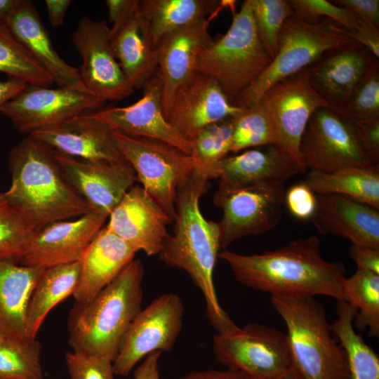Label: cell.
I'll return each instance as SVG.
<instances>
[{
  "instance_id": "obj_35",
  "label": "cell",
  "mask_w": 379,
  "mask_h": 379,
  "mask_svg": "<svg viewBox=\"0 0 379 379\" xmlns=\"http://www.w3.org/2000/svg\"><path fill=\"white\" fill-rule=\"evenodd\" d=\"M233 126L231 117L205 127L192 142L190 155L194 171L207 179H218L220 162L231 151Z\"/></svg>"
},
{
  "instance_id": "obj_20",
  "label": "cell",
  "mask_w": 379,
  "mask_h": 379,
  "mask_svg": "<svg viewBox=\"0 0 379 379\" xmlns=\"http://www.w3.org/2000/svg\"><path fill=\"white\" fill-rule=\"evenodd\" d=\"M142 88L143 95L136 102L126 107L106 108L93 115L114 130L159 140L190 154L192 144L173 128L164 116L162 82L158 70Z\"/></svg>"
},
{
  "instance_id": "obj_54",
  "label": "cell",
  "mask_w": 379,
  "mask_h": 379,
  "mask_svg": "<svg viewBox=\"0 0 379 379\" xmlns=\"http://www.w3.org/2000/svg\"><path fill=\"white\" fill-rule=\"evenodd\" d=\"M24 0H0V22H3Z\"/></svg>"
},
{
  "instance_id": "obj_46",
  "label": "cell",
  "mask_w": 379,
  "mask_h": 379,
  "mask_svg": "<svg viewBox=\"0 0 379 379\" xmlns=\"http://www.w3.org/2000/svg\"><path fill=\"white\" fill-rule=\"evenodd\" d=\"M332 2L338 6L349 8L360 19L379 27L378 0H338Z\"/></svg>"
},
{
  "instance_id": "obj_41",
  "label": "cell",
  "mask_w": 379,
  "mask_h": 379,
  "mask_svg": "<svg viewBox=\"0 0 379 379\" xmlns=\"http://www.w3.org/2000/svg\"><path fill=\"white\" fill-rule=\"evenodd\" d=\"M342 114L355 123L379 117L378 60L373 62L354 88Z\"/></svg>"
},
{
  "instance_id": "obj_47",
  "label": "cell",
  "mask_w": 379,
  "mask_h": 379,
  "mask_svg": "<svg viewBox=\"0 0 379 379\" xmlns=\"http://www.w3.org/2000/svg\"><path fill=\"white\" fill-rule=\"evenodd\" d=\"M352 38L366 48L376 59L379 57V30L371 22L360 19L357 29L350 32Z\"/></svg>"
},
{
  "instance_id": "obj_33",
  "label": "cell",
  "mask_w": 379,
  "mask_h": 379,
  "mask_svg": "<svg viewBox=\"0 0 379 379\" xmlns=\"http://www.w3.org/2000/svg\"><path fill=\"white\" fill-rule=\"evenodd\" d=\"M337 319L331 330L345 350L350 379H379V358L354 328L357 310L345 300H338Z\"/></svg>"
},
{
  "instance_id": "obj_28",
  "label": "cell",
  "mask_w": 379,
  "mask_h": 379,
  "mask_svg": "<svg viewBox=\"0 0 379 379\" xmlns=\"http://www.w3.org/2000/svg\"><path fill=\"white\" fill-rule=\"evenodd\" d=\"M43 270L0 260V338L29 340L25 331L26 311Z\"/></svg>"
},
{
  "instance_id": "obj_53",
  "label": "cell",
  "mask_w": 379,
  "mask_h": 379,
  "mask_svg": "<svg viewBox=\"0 0 379 379\" xmlns=\"http://www.w3.org/2000/svg\"><path fill=\"white\" fill-rule=\"evenodd\" d=\"M27 84L13 79L0 81V106L15 96L26 88Z\"/></svg>"
},
{
  "instance_id": "obj_22",
  "label": "cell",
  "mask_w": 379,
  "mask_h": 379,
  "mask_svg": "<svg viewBox=\"0 0 379 379\" xmlns=\"http://www.w3.org/2000/svg\"><path fill=\"white\" fill-rule=\"evenodd\" d=\"M213 15L168 33L156 47L165 117L176 91L195 74L196 62L200 51L213 39L208 27Z\"/></svg>"
},
{
  "instance_id": "obj_49",
  "label": "cell",
  "mask_w": 379,
  "mask_h": 379,
  "mask_svg": "<svg viewBox=\"0 0 379 379\" xmlns=\"http://www.w3.org/2000/svg\"><path fill=\"white\" fill-rule=\"evenodd\" d=\"M178 379H252L244 373L227 368L226 370L209 369L193 371Z\"/></svg>"
},
{
  "instance_id": "obj_24",
  "label": "cell",
  "mask_w": 379,
  "mask_h": 379,
  "mask_svg": "<svg viewBox=\"0 0 379 379\" xmlns=\"http://www.w3.org/2000/svg\"><path fill=\"white\" fill-rule=\"evenodd\" d=\"M316 200L311 219L319 233L379 248V210L336 194H317Z\"/></svg>"
},
{
  "instance_id": "obj_18",
  "label": "cell",
  "mask_w": 379,
  "mask_h": 379,
  "mask_svg": "<svg viewBox=\"0 0 379 379\" xmlns=\"http://www.w3.org/2000/svg\"><path fill=\"white\" fill-rule=\"evenodd\" d=\"M106 227L136 252L159 255L169 234V215L139 185L125 194L109 215Z\"/></svg>"
},
{
  "instance_id": "obj_15",
  "label": "cell",
  "mask_w": 379,
  "mask_h": 379,
  "mask_svg": "<svg viewBox=\"0 0 379 379\" xmlns=\"http://www.w3.org/2000/svg\"><path fill=\"white\" fill-rule=\"evenodd\" d=\"M103 103L93 95L75 89L27 85L1 105L0 112L19 131L29 135L59 125L87 109L99 108Z\"/></svg>"
},
{
  "instance_id": "obj_29",
  "label": "cell",
  "mask_w": 379,
  "mask_h": 379,
  "mask_svg": "<svg viewBox=\"0 0 379 379\" xmlns=\"http://www.w3.org/2000/svg\"><path fill=\"white\" fill-rule=\"evenodd\" d=\"M219 182L232 187L256 184H284L298 174L273 145L265 151L249 149L220 162Z\"/></svg>"
},
{
  "instance_id": "obj_37",
  "label": "cell",
  "mask_w": 379,
  "mask_h": 379,
  "mask_svg": "<svg viewBox=\"0 0 379 379\" xmlns=\"http://www.w3.org/2000/svg\"><path fill=\"white\" fill-rule=\"evenodd\" d=\"M36 340L0 338V379H43Z\"/></svg>"
},
{
  "instance_id": "obj_4",
  "label": "cell",
  "mask_w": 379,
  "mask_h": 379,
  "mask_svg": "<svg viewBox=\"0 0 379 379\" xmlns=\"http://www.w3.org/2000/svg\"><path fill=\"white\" fill-rule=\"evenodd\" d=\"M144 274L142 262L133 260L91 300L75 302L68 318L72 351L114 362L127 329L142 309Z\"/></svg>"
},
{
  "instance_id": "obj_45",
  "label": "cell",
  "mask_w": 379,
  "mask_h": 379,
  "mask_svg": "<svg viewBox=\"0 0 379 379\" xmlns=\"http://www.w3.org/2000/svg\"><path fill=\"white\" fill-rule=\"evenodd\" d=\"M354 124L365 153L375 166H379V117Z\"/></svg>"
},
{
  "instance_id": "obj_48",
  "label": "cell",
  "mask_w": 379,
  "mask_h": 379,
  "mask_svg": "<svg viewBox=\"0 0 379 379\" xmlns=\"http://www.w3.org/2000/svg\"><path fill=\"white\" fill-rule=\"evenodd\" d=\"M350 254L357 268L379 274V248L352 244Z\"/></svg>"
},
{
  "instance_id": "obj_52",
  "label": "cell",
  "mask_w": 379,
  "mask_h": 379,
  "mask_svg": "<svg viewBox=\"0 0 379 379\" xmlns=\"http://www.w3.org/2000/svg\"><path fill=\"white\" fill-rule=\"evenodd\" d=\"M139 0H107L109 20L114 24L124 18Z\"/></svg>"
},
{
  "instance_id": "obj_26",
  "label": "cell",
  "mask_w": 379,
  "mask_h": 379,
  "mask_svg": "<svg viewBox=\"0 0 379 379\" xmlns=\"http://www.w3.org/2000/svg\"><path fill=\"white\" fill-rule=\"evenodd\" d=\"M136 251L123 239L103 227L79 260V278L73 293L76 302L95 298L134 260Z\"/></svg>"
},
{
  "instance_id": "obj_16",
  "label": "cell",
  "mask_w": 379,
  "mask_h": 379,
  "mask_svg": "<svg viewBox=\"0 0 379 379\" xmlns=\"http://www.w3.org/2000/svg\"><path fill=\"white\" fill-rule=\"evenodd\" d=\"M243 109L230 102L215 79L195 72L176 91L166 118L192 144L205 127L232 117Z\"/></svg>"
},
{
  "instance_id": "obj_19",
  "label": "cell",
  "mask_w": 379,
  "mask_h": 379,
  "mask_svg": "<svg viewBox=\"0 0 379 379\" xmlns=\"http://www.w3.org/2000/svg\"><path fill=\"white\" fill-rule=\"evenodd\" d=\"M107 218L91 211L46 225L35 232L20 265L45 269L79 261Z\"/></svg>"
},
{
  "instance_id": "obj_43",
  "label": "cell",
  "mask_w": 379,
  "mask_h": 379,
  "mask_svg": "<svg viewBox=\"0 0 379 379\" xmlns=\"http://www.w3.org/2000/svg\"><path fill=\"white\" fill-rule=\"evenodd\" d=\"M65 362L71 379H114L113 361L107 357L72 351Z\"/></svg>"
},
{
  "instance_id": "obj_6",
  "label": "cell",
  "mask_w": 379,
  "mask_h": 379,
  "mask_svg": "<svg viewBox=\"0 0 379 379\" xmlns=\"http://www.w3.org/2000/svg\"><path fill=\"white\" fill-rule=\"evenodd\" d=\"M357 43L348 30L331 19L309 22L293 13L282 26L274 59L232 104L251 107L274 84L309 67L328 51Z\"/></svg>"
},
{
  "instance_id": "obj_40",
  "label": "cell",
  "mask_w": 379,
  "mask_h": 379,
  "mask_svg": "<svg viewBox=\"0 0 379 379\" xmlns=\"http://www.w3.org/2000/svg\"><path fill=\"white\" fill-rule=\"evenodd\" d=\"M249 3L260 41L273 60L282 26L294 12L288 0H249Z\"/></svg>"
},
{
  "instance_id": "obj_34",
  "label": "cell",
  "mask_w": 379,
  "mask_h": 379,
  "mask_svg": "<svg viewBox=\"0 0 379 379\" xmlns=\"http://www.w3.org/2000/svg\"><path fill=\"white\" fill-rule=\"evenodd\" d=\"M343 300L357 310L356 327L368 331L370 337L379 336V274L357 268L343 281Z\"/></svg>"
},
{
  "instance_id": "obj_25",
  "label": "cell",
  "mask_w": 379,
  "mask_h": 379,
  "mask_svg": "<svg viewBox=\"0 0 379 379\" xmlns=\"http://www.w3.org/2000/svg\"><path fill=\"white\" fill-rule=\"evenodd\" d=\"M3 22L60 88L91 93L81 80L79 68L68 65L55 51L49 33L30 1L24 0Z\"/></svg>"
},
{
  "instance_id": "obj_23",
  "label": "cell",
  "mask_w": 379,
  "mask_h": 379,
  "mask_svg": "<svg viewBox=\"0 0 379 379\" xmlns=\"http://www.w3.org/2000/svg\"><path fill=\"white\" fill-rule=\"evenodd\" d=\"M376 59L357 43L323 55L307 67L313 88L342 114L352 91Z\"/></svg>"
},
{
  "instance_id": "obj_42",
  "label": "cell",
  "mask_w": 379,
  "mask_h": 379,
  "mask_svg": "<svg viewBox=\"0 0 379 379\" xmlns=\"http://www.w3.org/2000/svg\"><path fill=\"white\" fill-rule=\"evenodd\" d=\"M295 15L309 22L331 19L349 32L359 25L360 18L349 8L325 0H288Z\"/></svg>"
},
{
  "instance_id": "obj_30",
  "label": "cell",
  "mask_w": 379,
  "mask_h": 379,
  "mask_svg": "<svg viewBox=\"0 0 379 379\" xmlns=\"http://www.w3.org/2000/svg\"><path fill=\"white\" fill-rule=\"evenodd\" d=\"M225 5L217 0H142L139 11L156 48L165 35L216 14Z\"/></svg>"
},
{
  "instance_id": "obj_10",
  "label": "cell",
  "mask_w": 379,
  "mask_h": 379,
  "mask_svg": "<svg viewBox=\"0 0 379 379\" xmlns=\"http://www.w3.org/2000/svg\"><path fill=\"white\" fill-rule=\"evenodd\" d=\"M212 350L218 362L252 379H274L292 364L286 334L263 324L218 333Z\"/></svg>"
},
{
  "instance_id": "obj_31",
  "label": "cell",
  "mask_w": 379,
  "mask_h": 379,
  "mask_svg": "<svg viewBox=\"0 0 379 379\" xmlns=\"http://www.w3.org/2000/svg\"><path fill=\"white\" fill-rule=\"evenodd\" d=\"M79 278V261L44 269L27 304L25 331L28 339H36L48 314L58 303L73 295Z\"/></svg>"
},
{
  "instance_id": "obj_27",
  "label": "cell",
  "mask_w": 379,
  "mask_h": 379,
  "mask_svg": "<svg viewBox=\"0 0 379 379\" xmlns=\"http://www.w3.org/2000/svg\"><path fill=\"white\" fill-rule=\"evenodd\" d=\"M139 3L109 29L114 54L134 88L143 87L158 70L156 48Z\"/></svg>"
},
{
  "instance_id": "obj_36",
  "label": "cell",
  "mask_w": 379,
  "mask_h": 379,
  "mask_svg": "<svg viewBox=\"0 0 379 379\" xmlns=\"http://www.w3.org/2000/svg\"><path fill=\"white\" fill-rule=\"evenodd\" d=\"M0 72L29 86L50 87L54 81L0 22Z\"/></svg>"
},
{
  "instance_id": "obj_32",
  "label": "cell",
  "mask_w": 379,
  "mask_h": 379,
  "mask_svg": "<svg viewBox=\"0 0 379 379\" xmlns=\"http://www.w3.org/2000/svg\"><path fill=\"white\" fill-rule=\"evenodd\" d=\"M317 194H336L379 210V167H348L333 173L310 171L302 181Z\"/></svg>"
},
{
  "instance_id": "obj_11",
  "label": "cell",
  "mask_w": 379,
  "mask_h": 379,
  "mask_svg": "<svg viewBox=\"0 0 379 379\" xmlns=\"http://www.w3.org/2000/svg\"><path fill=\"white\" fill-rule=\"evenodd\" d=\"M284 195L282 184L232 187L219 182L213 201L222 211L220 248L225 250L241 237L274 228L281 219Z\"/></svg>"
},
{
  "instance_id": "obj_50",
  "label": "cell",
  "mask_w": 379,
  "mask_h": 379,
  "mask_svg": "<svg viewBox=\"0 0 379 379\" xmlns=\"http://www.w3.org/2000/svg\"><path fill=\"white\" fill-rule=\"evenodd\" d=\"M161 352H154L145 357L143 361L135 368L134 379H160L159 359Z\"/></svg>"
},
{
  "instance_id": "obj_39",
  "label": "cell",
  "mask_w": 379,
  "mask_h": 379,
  "mask_svg": "<svg viewBox=\"0 0 379 379\" xmlns=\"http://www.w3.org/2000/svg\"><path fill=\"white\" fill-rule=\"evenodd\" d=\"M233 126L231 151L262 145H274L276 135L272 119L261 102L251 107L244 108L231 117Z\"/></svg>"
},
{
  "instance_id": "obj_51",
  "label": "cell",
  "mask_w": 379,
  "mask_h": 379,
  "mask_svg": "<svg viewBox=\"0 0 379 379\" xmlns=\"http://www.w3.org/2000/svg\"><path fill=\"white\" fill-rule=\"evenodd\" d=\"M70 0H46L50 24L58 27L63 24L67 10L71 4Z\"/></svg>"
},
{
  "instance_id": "obj_38",
  "label": "cell",
  "mask_w": 379,
  "mask_h": 379,
  "mask_svg": "<svg viewBox=\"0 0 379 379\" xmlns=\"http://www.w3.org/2000/svg\"><path fill=\"white\" fill-rule=\"evenodd\" d=\"M36 231L23 212L0 201V260L20 265Z\"/></svg>"
},
{
  "instance_id": "obj_14",
  "label": "cell",
  "mask_w": 379,
  "mask_h": 379,
  "mask_svg": "<svg viewBox=\"0 0 379 379\" xmlns=\"http://www.w3.org/2000/svg\"><path fill=\"white\" fill-rule=\"evenodd\" d=\"M106 21L84 16L72 35V43L83 60L79 67L87 90L105 102L121 100L134 91L112 51Z\"/></svg>"
},
{
  "instance_id": "obj_9",
  "label": "cell",
  "mask_w": 379,
  "mask_h": 379,
  "mask_svg": "<svg viewBox=\"0 0 379 379\" xmlns=\"http://www.w3.org/2000/svg\"><path fill=\"white\" fill-rule=\"evenodd\" d=\"M259 102L267 110L274 127L273 145L298 174L305 173L300 145L306 125L317 109H335L310 84L307 67L272 85Z\"/></svg>"
},
{
  "instance_id": "obj_2",
  "label": "cell",
  "mask_w": 379,
  "mask_h": 379,
  "mask_svg": "<svg viewBox=\"0 0 379 379\" xmlns=\"http://www.w3.org/2000/svg\"><path fill=\"white\" fill-rule=\"evenodd\" d=\"M209 186V180L194 171L190 180L178 188L174 230L159 255L167 265L187 273L204 295L212 326L222 333L237 325L220 306L213 281L220 248V228L218 222L206 219L199 208V199Z\"/></svg>"
},
{
  "instance_id": "obj_17",
  "label": "cell",
  "mask_w": 379,
  "mask_h": 379,
  "mask_svg": "<svg viewBox=\"0 0 379 379\" xmlns=\"http://www.w3.org/2000/svg\"><path fill=\"white\" fill-rule=\"evenodd\" d=\"M54 152L71 187L93 211L107 218L136 181L135 173L127 161L93 163Z\"/></svg>"
},
{
  "instance_id": "obj_8",
  "label": "cell",
  "mask_w": 379,
  "mask_h": 379,
  "mask_svg": "<svg viewBox=\"0 0 379 379\" xmlns=\"http://www.w3.org/2000/svg\"><path fill=\"white\" fill-rule=\"evenodd\" d=\"M114 138L123 157L133 167L136 181L173 220L178 188L194 171L190 154L165 142L114 130Z\"/></svg>"
},
{
  "instance_id": "obj_3",
  "label": "cell",
  "mask_w": 379,
  "mask_h": 379,
  "mask_svg": "<svg viewBox=\"0 0 379 379\" xmlns=\"http://www.w3.org/2000/svg\"><path fill=\"white\" fill-rule=\"evenodd\" d=\"M8 164L11 184L0 201L23 212L36 230L93 211L65 178L54 151L33 136L11 150Z\"/></svg>"
},
{
  "instance_id": "obj_7",
  "label": "cell",
  "mask_w": 379,
  "mask_h": 379,
  "mask_svg": "<svg viewBox=\"0 0 379 379\" xmlns=\"http://www.w3.org/2000/svg\"><path fill=\"white\" fill-rule=\"evenodd\" d=\"M256 32L249 0L234 14L227 32L200 51L195 72L215 79L232 103L270 64Z\"/></svg>"
},
{
  "instance_id": "obj_44",
  "label": "cell",
  "mask_w": 379,
  "mask_h": 379,
  "mask_svg": "<svg viewBox=\"0 0 379 379\" xmlns=\"http://www.w3.org/2000/svg\"><path fill=\"white\" fill-rule=\"evenodd\" d=\"M284 202L290 213L300 220L311 218L316 208V195L304 183L291 187L284 195Z\"/></svg>"
},
{
  "instance_id": "obj_55",
  "label": "cell",
  "mask_w": 379,
  "mask_h": 379,
  "mask_svg": "<svg viewBox=\"0 0 379 379\" xmlns=\"http://www.w3.org/2000/svg\"><path fill=\"white\" fill-rule=\"evenodd\" d=\"M274 379H301V378L291 364L285 372Z\"/></svg>"
},
{
  "instance_id": "obj_12",
  "label": "cell",
  "mask_w": 379,
  "mask_h": 379,
  "mask_svg": "<svg viewBox=\"0 0 379 379\" xmlns=\"http://www.w3.org/2000/svg\"><path fill=\"white\" fill-rule=\"evenodd\" d=\"M300 153L305 168L310 171L333 173L348 167L376 166L361 145L354 122L326 107L311 115L301 138Z\"/></svg>"
},
{
  "instance_id": "obj_13",
  "label": "cell",
  "mask_w": 379,
  "mask_h": 379,
  "mask_svg": "<svg viewBox=\"0 0 379 379\" xmlns=\"http://www.w3.org/2000/svg\"><path fill=\"white\" fill-rule=\"evenodd\" d=\"M184 307L175 293H165L141 309L132 321L113 362L115 375H128L143 357L171 350L182 327Z\"/></svg>"
},
{
  "instance_id": "obj_21",
  "label": "cell",
  "mask_w": 379,
  "mask_h": 379,
  "mask_svg": "<svg viewBox=\"0 0 379 379\" xmlns=\"http://www.w3.org/2000/svg\"><path fill=\"white\" fill-rule=\"evenodd\" d=\"M53 151L81 160L100 162L126 161L121 155L114 129L93 114H81L54 127L29 134Z\"/></svg>"
},
{
  "instance_id": "obj_1",
  "label": "cell",
  "mask_w": 379,
  "mask_h": 379,
  "mask_svg": "<svg viewBox=\"0 0 379 379\" xmlns=\"http://www.w3.org/2000/svg\"><path fill=\"white\" fill-rule=\"evenodd\" d=\"M218 258L230 267L240 284L274 297L325 295L343 300L346 267L326 260L317 236L300 238L262 253L244 255L227 249Z\"/></svg>"
},
{
  "instance_id": "obj_5",
  "label": "cell",
  "mask_w": 379,
  "mask_h": 379,
  "mask_svg": "<svg viewBox=\"0 0 379 379\" xmlns=\"http://www.w3.org/2000/svg\"><path fill=\"white\" fill-rule=\"evenodd\" d=\"M270 302L286 324L291 364L301 379H350L346 352L319 301L271 296Z\"/></svg>"
}]
</instances>
